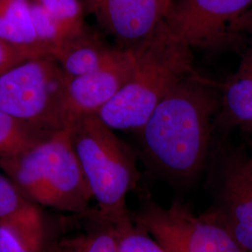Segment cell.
Listing matches in <instances>:
<instances>
[{"label": "cell", "instance_id": "cell-21", "mask_svg": "<svg viewBox=\"0 0 252 252\" xmlns=\"http://www.w3.org/2000/svg\"><path fill=\"white\" fill-rule=\"evenodd\" d=\"M233 31L238 38L247 36L252 44V7L236 20Z\"/></svg>", "mask_w": 252, "mask_h": 252}, {"label": "cell", "instance_id": "cell-13", "mask_svg": "<svg viewBox=\"0 0 252 252\" xmlns=\"http://www.w3.org/2000/svg\"><path fill=\"white\" fill-rule=\"evenodd\" d=\"M31 6L32 0H0V38L31 57L49 55L36 36Z\"/></svg>", "mask_w": 252, "mask_h": 252}, {"label": "cell", "instance_id": "cell-1", "mask_svg": "<svg viewBox=\"0 0 252 252\" xmlns=\"http://www.w3.org/2000/svg\"><path fill=\"white\" fill-rule=\"evenodd\" d=\"M220 98L195 71L177 83L135 132L145 159L175 180L194 179L207 161Z\"/></svg>", "mask_w": 252, "mask_h": 252}, {"label": "cell", "instance_id": "cell-9", "mask_svg": "<svg viewBox=\"0 0 252 252\" xmlns=\"http://www.w3.org/2000/svg\"><path fill=\"white\" fill-rule=\"evenodd\" d=\"M135 64L134 49L120 48L115 57L99 69L70 78L63 96L65 126L83 115L96 114L130 79Z\"/></svg>", "mask_w": 252, "mask_h": 252}, {"label": "cell", "instance_id": "cell-14", "mask_svg": "<svg viewBox=\"0 0 252 252\" xmlns=\"http://www.w3.org/2000/svg\"><path fill=\"white\" fill-rule=\"evenodd\" d=\"M218 116L222 125L252 133V71L243 63L223 86Z\"/></svg>", "mask_w": 252, "mask_h": 252}, {"label": "cell", "instance_id": "cell-18", "mask_svg": "<svg viewBox=\"0 0 252 252\" xmlns=\"http://www.w3.org/2000/svg\"><path fill=\"white\" fill-rule=\"evenodd\" d=\"M44 7L54 18L75 32L86 27L84 5L81 0H33Z\"/></svg>", "mask_w": 252, "mask_h": 252}, {"label": "cell", "instance_id": "cell-2", "mask_svg": "<svg viewBox=\"0 0 252 252\" xmlns=\"http://www.w3.org/2000/svg\"><path fill=\"white\" fill-rule=\"evenodd\" d=\"M133 49V74L96 113L113 130L137 132L168 92L194 72L192 48L163 23Z\"/></svg>", "mask_w": 252, "mask_h": 252}, {"label": "cell", "instance_id": "cell-7", "mask_svg": "<svg viewBox=\"0 0 252 252\" xmlns=\"http://www.w3.org/2000/svg\"><path fill=\"white\" fill-rule=\"evenodd\" d=\"M252 0H172L165 27L191 48L219 50L239 39L234 24Z\"/></svg>", "mask_w": 252, "mask_h": 252}, {"label": "cell", "instance_id": "cell-5", "mask_svg": "<svg viewBox=\"0 0 252 252\" xmlns=\"http://www.w3.org/2000/svg\"><path fill=\"white\" fill-rule=\"evenodd\" d=\"M70 77L53 55L28 58L0 72V110L48 134L66 128L63 96Z\"/></svg>", "mask_w": 252, "mask_h": 252}, {"label": "cell", "instance_id": "cell-16", "mask_svg": "<svg viewBox=\"0 0 252 252\" xmlns=\"http://www.w3.org/2000/svg\"><path fill=\"white\" fill-rule=\"evenodd\" d=\"M112 226L117 252H168L147 231L135 224L130 212Z\"/></svg>", "mask_w": 252, "mask_h": 252}, {"label": "cell", "instance_id": "cell-8", "mask_svg": "<svg viewBox=\"0 0 252 252\" xmlns=\"http://www.w3.org/2000/svg\"><path fill=\"white\" fill-rule=\"evenodd\" d=\"M172 0H84L90 11L118 47L131 49L163 23Z\"/></svg>", "mask_w": 252, "mask_h": 252}, {"label": "cell", "instance_id": "cell-19", "mask_svg": "<svg viewBox=\"0 0 252 252\" xmlns=\"http://www.w3.org/2000/svg\"><path fill=\"white\" fill-rule=\"evenodd\" d=\"M28 58L32 57L9 45L0 38V72Z\"/></svg>", "mask_w": 252, "mask_h": 252}, {"label": "cell", "instance_id": "cell-20", "mask_svg": "<svg viewBox=\"0 0 252 252\" xmlns=\"http://www.w3.org/2000/svg\"><path fill=\"white\" fill-rule=\"evenodd\" d=\"M0 252H36L21 243L8 230L0 227Z\"/></svg>", "mask_w": 252, "mask_h": 252}, {"label": "cell", "instance_id": "cell-12", "mask_svg": "<svg viewBox=\"0 0 252 252\" xmlns=\"http://www.w3.org/2000/svg\"><path fill=\"white\" fill-rule=\"evenodd\" d=\"M119 50L86 27L65 40L53 56L66 75L73 78L99 69L115 57Z\"/></svg>", "mask_w": 252, "mask_h": 252}, {"label": "cell", "instance_id": "cell-11", "mask_svg": "<svg viewBox=\"0 0 252 252\" xmlns=\"http://www.w3.org/2000/svg\"><path fill=\"white\" fill-rule=\"evenodd\" d=\"M0 227L36 252H46L45 224L39 207L7 175L0 174Z\"/></svg>", "mask_w": 252, "mask_h": 252}, {"label": "cell", "instance_id": "cell-23", "mask_svg": "<svg viewBox=\"0 0 252 252\" xmlns=\"http://www.w3.org/2000/svg\"><path fill=\"white\" fill-rule=\"evenodd\" d=\"M246 163H247V166H248L249 170H250L252 174V156H251L249 159L246 160Z\"/></svg>", "mask_w": 252, "mask_h": 252}, {"label": "cell", "instance_id": "cell-10", "mask_svg": "<svg viewBox=\"0 0 252 252\" xmlns=\"http://www.w3.org/2000/svg\"><path fill=\"white\" fill-rule=\"evenodd\" d=\"M234 239L252 252V174L246 160L230 158L223 167L219 204L213 207Z\"/></svg>", "mask_w": 252, "mask_h": 252}, {"label": "cell", "instance_id": "cell-15", "mask_svg": "<svg viewBox=\"0 0 252 252\" xmlns=\"http://www.w3.org/2000/svg\"><path fill=\"white\" fill-rule=\"evenodd\" d=\"M51 135L0 110V159L24 152Z\"/></svg>", "mask_w": 252, "mask_h": 252}, {"label": "cell", "instance_id": "cell-3", "mask_svg": "<svg viewBox=\"0 0 252 252\" xmlns=\"http://www.w3.org/2000/svg\"><path fill=\"white\" fill-rule=\"evenodd\" d=\"M0 168L38 207L87 218L93 195L73 149L69 127L24 152L0 159Z\"/></svg>", "mask_w": 252, "mask_h": 252}, {"label": "cell", "instance_id": "cell-17", "mask_svg": "<svg viewBox=\"0 0 252 252\" xmlns=\"http://www.w3.org/2000/svg\"><path fill=\"white\" fill-rule=\"evenodd\" d=\"M87 220L90 222L89 231L81 238L79 252H117L112 223L94 213Z\"/></svg>", "mask_w": 252, "mask_h": 252}, {"label": "cell", "instance_id": "cell-6", "mask_svg": "<svg viewBox=\"0 0 252 252\" xmlns=\"http://www.w3.org/2000/svg\"><path fill=\"white\" fill-rule=\"evenodd\" d=\"M130 215L168 252H247L213 207L195 215L179 202L164 207L147 199Z\"/></svg>", "mask_w": 252, "mask_h": 252}, {"label": "cell", "instance_id": "cell-22", "mask_svg": "<svg viewBox=\"0 0 252 252\" xmlns=\"http://www.w3.org/2000/svg\"><path fill=\"white\" fill-rule=\"evenodd\" d=\"M241 63H243L246 66H248L252 71V44L249 48V50L246 52V54H244Z\"/></svg>", "mask_w": 252, "mask_h": 252}, {"label": "cell", "instance_id": "cell-4", "mask_svg": "<svg viewBox=\"0 0 252 252\" xmlns=\"http://www.w3.org/2000/svg\"><path fill=\"white\" fill-rule=\"evenodd\" d=\"M68 127L73 149L97 205L94 214L114 223L130 212L126 196L139 179L135 153L97 114L77 118Z\"/></svg>", "mask_w": 252, "mask_h": 252}]
</instances>
